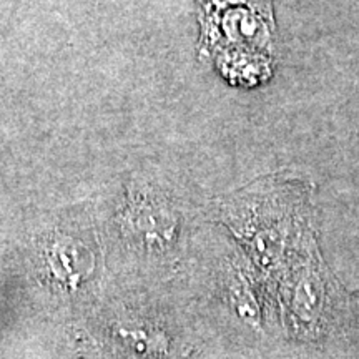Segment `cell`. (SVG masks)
<instances>
[{"label":"cell","instance_id":"cell-3","mask_svg":"<svg viewBox=\"0 0 359 359\" xmlns=\"http://www.w3.org/2000/svg\"><path fill=\"white\" fill-rule=\"evenodd\" d=\"M120 336L138 353L161 354L167 349V338L154 327H122Z\"/></svg>","mask_w":359,"mask_h":359},{"label":"cell","instance_id":"cell-1","mask_svg":"<svg viewBox=\"0 0 359 359\" xmlns=\"http://www.w3.org/2000/svg\"><path fill=\"white\" fill-rule=\"evenodd\" d=\"M313 193L306 178L269 173L253 180L233 200L230 224L262 276L275 281L316 241Z\"/></svg>","mask_w":359,"mask_h":359},{"label":"cell","instance_id":"cell-2","mask_svg":"<svg viewBox=\"0 0 359 359\" xmlns=\"http://www.w3.org/2000/svg\"><path fill=\"white\" fill-rule=\"evenodd\" d=\"M258 269L255 264L251 268L245 264H235L231 271L230 302L240 318H243L251 326H258L262 321V308H259V278L255 275Z\"/></svg>","mask_w":359,"mask_h":359}]
</instances>
